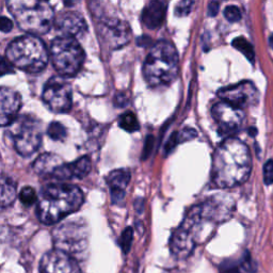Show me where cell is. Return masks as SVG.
I'll return each mask as SVG.
<instances>
[{"instance_id":"obj_3","label":"cell","mask_w":273,"mask_h":273,"mask_svg":"<svg viewBox=\"0 0 273 273\" xmlns=\"http://www.w3.org/2000/svg\"><path fill=\"white\" fill-rule=\"evenodd\" d=\"M180 58L173 44L159 41L152 47L143 65V76L152 87L168 86L179 75Z\"/></svg>"},{"instance_id":"obj_25","label":"cell","mask_w":273,"mask_h":273,"mask_svg":"<svg viewBox=\"0 0 273 273\" xmlns=\"http://www.w3.org/2000/svg\"><path fill=\"white\" fill-rule=\"evenodd\" d=\"M132 240H134V230L129 226L125 228L119 239V245L125 254H127L130 251Z\"/></svg>"},{"instance_id":"obj_35","label":"cell","mask_w":273,"mask_h":273,"mask_svg":"<svg viewBox=\"0 0 273 273\" xmlns=\"http://www.w3.org/2000/svg\"><path fill=\"white\" fill-rule=\"evenodd\" d=\"M241 268H243V270L247 271V272H255L256 269L255 267H253V262L252 260H251L250 255L247 253L246 256L242 258V262H241Z\"/></svg>"},{"instance_id":"obj_30","label":"cell","mask_w":273,"mask_h":273,"mask_svg":"<svg viewBox=\"0 0 273 273\" xmlns=\"http://www.w3.org/2000/svg\"><path fill=\"white\" fill-rule=\"evenodd\" d=\"M13 68L14 66L11 64L8 59L0 56V77L6 75V74L13 73Z\"/></svg>"},{"instance_id":"obj_17","label":"cell","mask_w":273,"mask_h":273,"mask_svg":"<svg viewBox=\"0 0 273 273\" xmlns=\"http://www.w3.org/2000/svg\"><path fill=\"white\" fill-rule=\"evenodd\" d=\"M92 162L89 156H84L71 162V164H62L50 177L58 181H68L73 179L81 180L86 177L91 171Z\"/></svg>"},{"instance_id":"obj_6","label":"cell","mask_w":273,"mask_h":273,"mask_svg":"<svg viewBox=\"0 0 273 273\" xmlns=\"http://www.w3.org/2000/svg\"><path fill=\"white\" fill-rule=\"evenodd\" d=\"M49 56L56 71L64 77L75 76L86 59L85 51L77 40L68 36H59L51 42Z\"/></svg>"},{"instance_id":"obj_7","label":"cell","mask_w":273,"mask_h":273,"mask_svg":"<svg viewBox=\"0 0 273 273\" xmlns=\"http://www.w3.org/2000/svg\"><path fill=\"white\" fill-rule=\"evenodd\" d=\"M14 149L21 156H30L42 144V124L36 117L28 114L17 116L6 131Z\"/></svg>"},{"instance_id":"obj_8","label":"cell","mask_w":273,"mask_h":273,"mask_svg":"<svg viewBox=\"0 0 273 273\" xmlns=\"http://www.w3.org/2000/svg\"><path fill=\"white\" fill-rule=\"evenodd\" d=\"M55 249L76 258L88 248L87 226L81 220H71L57 226L53 232Z\"/></svg>"},{"instance_id":"obj_26","label":"cell","mask_w":273,"mask_h":273,"mask_svg":"<svg viewBox=\"0 0 273 273\" xmlns=\"http://www.w3.org/2000/svg\"><path fill=\"white\" fill-rule=\"evenodd\" d=\"M19 200L26 206H31L38 201V195L35 193V190L31 187H26L20 191Z\"/></svg>"},{"instance_id":"obj_36","label":"cell","mask_w":273,"mask_h":273,"mask_svg":"<svg viewBox=\"0 0 273 273\" xmlns=\"http://www.w3.org/2000/svg\"><path fill=\"white\" fill-rule=\"evenodd\" d=\"M220 270L221 273H241L237 267H235L234 265H230L228 263H224L221 266Z\"/></svg>"},{"instance_id":"obj_16","label":"cell","mask_w":273,"mask_h":273,"mask_svg":"<svg viewBox=\"0 0 273 273\" xmlns=\"http://www.w3.org/2000/svg\"><path fill=\"white\" fill-rule=\"evenodd\" d=\"M196 241L185 228L180 226L173 233L171 239H170V250H171L172 255L177 260H186L196 247Z\"/></svg>"},{"instance_id":"obj_31","label":"cell","mask_w":273,"mask_h":273,"mask_svg":"<svg viewBox=\"0 0 273 273\" xmlns=\"http://www.w3.org/2000/svg\"><path fill=\"white\" fill-rule=\"evenodd\" d=\"M177 134H179V139L181 143L188 141V140L193 139L197 136L196 131L193 128H185L183 130L177 132Z\"/></svg>"},{"instance_id":"obj_14","label":"cell","mask_w":273,"mask_h":273,"mask_svg":"<svg viewBox=\"0 0 273 273\" xmlns=\"http://www.w3.org/2000/svg\"><path fill=\"white\" fill-rule=\"evenodd\" d=\"M54 26L61 36L76 39L83 35L88 29L85 18L80 13L75 11H65L59 14L54 19Z\"/></svg>"},{"instance_id":"obj_37","label":"cell","mask_w":273,"mask_h":273,"mask_svg":"<svg viewBox=\"0 0 273 273\" xmlns=\"http://www.w3.org/2000/svg\"><path fill=\"white\" fill-rule=\"evenodd\" d=\"M219 8H220L219 2L216 1V0H212V1L208 5V14H209V15L211 17H215L218 14V12H219Z\"/></svg>"},{"instance_id":"obj_32","label":"cell","mask_w":273,"mask_h":273,"mask_svg":"<svg viewBox=\"0 0 273 273\" xmlns=\"http://www.w3.org/2000/svg\"><path fill=\"white\" fill-rule=\"evenodd\" d=\"M181 142H180V139H179V134H177V132H174V134L169 138L168 140V142L166 144V147H165V150H166V153L167 154H170L171 153L175 147L179 145Z\"/></svg>"},{"instance_id":"obj_39","label":"cell","mask_w":273,"mask_h":273,"mask_svg":"<svg viewBox=\"0 0 273 273\" xmlns=\"http://www.w3.org/2000/svg\"><path fill=\"white\" fill-rule=\"evenodd\" d=\"M269 44H270V47L273 49V34L269 38Z\"/></svg>"},{"instance_id":"obj_33","label":"cell","mask_w":273,"mask_h":273,"mask_svg":"<svg viewBox=\"0 0 273 273\" xmlns=\"http://www.w3.org/2000/svg\"><path fill=\"white\" fill-rule=\"evenodd\" d=\"M154 137L153 136H149L146 138L145 140V143H144V150H143V153H142V159L145 160L147 159V157L150 156V154L153 150V145H154Z\"/></svg>"},{"instance_id":"obj_24","label":"cell","mask_w":273,"mask_h":273,"mask_svg":"<svg viewBox=\"0 0 273 273\" xmlns=\"http://www.w3.org/2000/svg\"><path fill=\"white\" fill-rule=\"evenodd\" d=\"M47 135L55 141H63L68 136V131L61 123L53 122L49 124L47 128Z\"/></svg>"},{"instance_id":"obj_15","label":"cell","mask_w":273,"mask_h":273,"mask_svg":"<svg viewBox=\"0 0 273 273\" xmlns=\"http://www.w3.org/2000/svg\"><path fill=\"white\" fill-rule=\"evenodd\" d=\"M21 96L13 89L0 87V126H8L17 117Z\"/></svg>"},{"instance_id":"obj_4","label":"cell","mask_w":273,"mask_h":273,"mask_svg":"<svg viewBox=\"0 0 273 273\" xmlns=\"http://www.w3.org/2000/svg\"><path fill=\"white\" fill-rule=\"evenodd\" d=\"M6 4L18 27L29 34H45L54 25L49 0H6Z\"/></svg>"},{"instance_id":"obj_19","label":"cell","mask_w":273,"mask_h":273,"mask_svg":"<svg viewBox=\"0 0 273 273\" xmlns=\"http://www.w3.org/2000/svg\"><path fill=\"white\" fill-rule=\"evenodd\" d=\"M130 181V172L126 169L114 170L107 177V183L111 192V200L114 204L124 200L125 189Z\"/></svg>"},{"instance_id":"obj_28","label":"cell","mask_w":273,"mask_h":273,"mask_svg":"<svg viewBox=\"0 0 273 273\" xmlns=\"http://www.w3.org/2000/svg\"><path fill=\"white\" fill-rule=\"evenodd\" d=\"M224 16L228 21H231V23H237V21L241 19L242 14L238 6L228 5L224 10Z\"/></svg>"},{"instance_id":"obj_21","label":"cell","mask_w":273,"mask_h":273,"mask_svg":"<svg viewBox=\"0 0 273 273\" xmlns=\"http://www.w3.org/2000/svg\"><path fill=\"white\" fill-rule=\"evenodd\" d=\"M17 195L16 182L10 176L0 174V210H2L15 201Z\"/></svg>"},{"instance_id":"obj_23","label":"cell","mask_w":273,"mask_h":273,"mask_svg":"<svg viewBox=\"0 0 273 273\" xmlns=\"http://www.w3.org/2000/svg\"><path fill=\"white\" fill-rule=\"evenodd\" d=\"M119 125L122 129L128 132H135L140 128L137 116L132 112L123 113L119 119Z\"/></svg>"},{"instance_id":"obj_2","label":"cell","mask_w":273,"mask_h":273,"mask_svg":"<svg viewBox=\"0 0 273 273\" xmlns=\"http://www.w3.org/2000/svg\"><path fill=\"white\" fill-rule=\"evenodd\" d=\"M85 201L83 191L69 183H48L41 190L36 215L44 224H56L77 211Z\"/></svg>"},{"instance_id":"obj_13","label":"cell","mask_w":273,"mask_h":273,"mask_svg":"<svg viewBox=\"0 0 273 273\" xmlns=\"http://www.w3.org/2000/svg\"><path fill=\"white\" fill-rule=\"evenodd\" d=\"M102 39L112 49L127 45L131 38V29L127 23L120 19H107L100 24Z\"/></svg>"},{"instance_id":"obj_11","label":"cell","mask_w":273,"mask_h":273,"mask_svg":"<svg viewBox=\"0 0 273 273\" xmlns=\"http://www.w3.org/2000/svg\"><path fill=\"white\" fill-rule=\"evenodd\" d=\"M211 114L218 124L221 135H232L237 132L245 121L243 109L235 107L223 100L217 102L212 107Z\"/></svg>"},{"instance_id":"obj_34","label":"cell","mask_w":273,"mask_h":273,"mask_svg":"<svg viewBox=\"0 0 273 273\" xmlns=\"http://www.w3.org/2000/svg\"><path fill=\"white\" fill-rule=\"evenodd\" d=\"M13 29V21L8 17L0 16V31L8 33Z\"/></svg>"},{"instance_id":"obj_1","label":"cell","mask_w":273,"mask_h":273,"mask_svg":"<svg viewBox=\"0 0 273 273\" xmlns=\"http://www.w3.org/2000/svg\"><path fill=\"white\" fill-rule=\"evenodd\" d=\"M252 171V158L248 145L228 137L213 154L211 180L218 188H233L248 181Z\"/></svg>"},{"instance_id":"obj_10","label":"cell","mask_w":273,"mask_h":273,"mask_svg":"<svg viewBox=\"0 0 273 273\" xmlns=\"http://www.w3.org/2000/svg\"><path fill=\"white\" fill-rule=\"evenodd\" d=\"M218 96L221 100L243 109L257 104L260 100V92L251 81H241L237 85L222 88L219 90Z\"/></svg>"},{"instance_id":"obj_38","label":"cell","mask_w":273,"mask_h":273,"mask_svg":"<svg viewBox=\"0 0 273 273\" xmlns=\"http://www.w3.org/2000/svg\"><path fill=\"white\" fill-rule=\"evenodd\" d=\"M125 101H126V100H125V96H124L123 94H119L115 97V105L116 106H120V107L124 106L125 104H126V102H125Z\"/></svg>"},{"instance_id":"obj_9","label":"cell","mask_w":273,"mask_h":273,"mask_svg":"<svg viewBox=\"0 0 273 273\" xmlns=\"http://www.w3.org/2000/svg\"><path fill=\"white\" fill-rule=\"evenodd\" d=\"M43 101L54 112L64 113L72 108L73 95L69 83L61 77L50 78L44 87Z\"/></svg>"},{"instance_id":"obj_29","label":"cell","mask_w":273,"mask_h":273,"mask_svg":"<svg viewBox=\"0 0 273 273\" xmlns=\"http://www.w3.org/2000/svg\"><path fill=\"white\" fill-rule=\"evenodd\" d=\"M264 182L266 185L273 183V160H268L264 166Z\"/></svg>"},{"instance_id":"obj_12","label":"cell","mask_w":273,"mask_h":273,"mask_svg":"<svg viewBox=\"0 0 273 273\" xmlns=\"http://www.w3.org/2000/svg\"><path fill=\"white\" fill-rule=\"evenodd\" d=\"M40 273H81V270L76 258L55 249L42 257Z\"/></svg>"},{"instance_id":"obj_22","label":"cell","mask_w":273,"mask_h":273,"mask_svg":"<svg viewBox=\"0 0 273 273\" xmlns=\"http://www.w3.org/2000/svg\"><path fill=\"white\" fill-rule=\"evenodd\" d=\"M233 46L236 49H238L240 53L245 55L249 61H251V62L254 61V59H255L254 48L252 45H251V43L247 39L242 38V36H238V38H236L233 41Z\"/></svg>"},{"instance_id":"obj_5","label":"cell","mask_w":273,"mask_h":273,"mask_svg":"<svg viewBox=\"0 0 273 273\" xmlns=\"http://www.w3.org/2000/svg\"><path fill=\"white\" fill-rule=\"evenodd\" d=\"M6 59L21 71L40 73L46 68L49 53L39 36L26 34L12 41L6 48Z\"/></svg>"},{"instance_id":"obj_27","label":"cell","mask_w":273,"mask_h":273,"mask_svg":"<svg viewBox=\"0 0 273 273\" xmlns=\"http://www.w3.org/2000/svg\"><path fill=\"white\" fill-rule=\"evenodd\" d=\"M194 0H181L175 8V14L179 17L187 16L192 11Z\"/></svg>"},{"instance_id":"obj_20","label":"cell","mask_w":273,"mask_h":273,"mask_svg":"<svg viewBox=\"0 0 273 273\" xmlns=\"http://www.w3.org/2000/svg\"><path fill=\"white\" fill-rule=\"evenodd\" d=\"M62 164H64L60 156L56 154L46 153L38 157L33 164V171L42 176H51Z\"/></svg>"},{"instance_id":"obj_18","label":"cell","mask_w":273,"mask_h":273,"mask_svg":"<svg viewBox=\"0 0 273 273\" xmlns=\"http://www.w3.org/2000/svg\"><path fill=\"white\" fill-rule=\"evenodd\" d=\"M167 9V0H151L142 12V24L149 29L159 28L166 19Z\"/></svg>"}]
</instances>
